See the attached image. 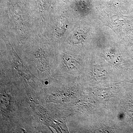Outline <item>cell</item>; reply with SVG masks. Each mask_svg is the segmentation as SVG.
Segmentation results:
<instances>
[{"label": "cell", "instance_id": "2", "mask_svg": "<svg viewBox=\"0 0 133 133\" xmlns=\"http://www.w3.org/2000/svg\"><path fill=\"white\" fill-rule=\"evenodd\" d=\"M65 62L67 63H65V64L68 66H72V67H74L75 65H77V62L74 58L71 57L70 56H66L65 57Z\"/></svg>", "mask_w": 133, "mask_h": 133}, {"label": "cell", "instance_id": "1", "mask_svg": "<svg viewBox=\"0 0 133 133\" xmlns=\"http://www.w3.org/2000/svg\"><path fill=\"white\" fill-rule=\"evenodd\" d=\"M85 33L83 31H75L72 37V41L75 43L81 42L85 38Z\"/></svg>", "mask_w": 133, "mask_h": 133}]
</instances>
